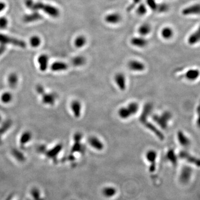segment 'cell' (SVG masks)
Here are the masks:
<instances>
[{"label":"cell","instance_id":"1","mask_svg":"<svg viewBox=\"0 0 200 200\" xmlns=\"http://www.w3.org/2000/svg\"><path fill=\"white\" fill-rule=\"evenodd\" d=\"M25 5L31 10H42L53 17H57L60 14L59 9L55 7L41 2H35L32 0H26Z\"/></svg>","mask_w":200,"mask_h":200},{"label":"cell","instance_id":"2","mask_svg":"<svg viewBox=\"0 0 200 200\" xmlns=\"http://www.w3.org/2000/svg\"><path fill=\"white\" fill-rule=\"evenodd\" d=\"M173 115L169 111H166L160 115H154L152 116V120L156 125H158L161 129H166Z\"/></svg>","mask_w":200,"mask_h":200},{"label":"cell","instance_id":"3","mask_svg":"<svg viewBox=\"0 0 200 200\" xmlns=\"http://www.w3.org/2000/svg\"><path fill=\"white\" fill-rule=\"evenodd\" d=\"M0 44H3L5 45H6L7 44H11L12 45L22 48L26 46V44L24 41L1 34H0Z\"/></svg>","mask_w":200,"mask_h":200},{"label":"cell","instance_id":"4","mask_svg":"<svg viewBox=\"0 0 200 200\" xmlns=\"http://www.w3.org/2000/svg\"><path fill=\"white\" fill-rule=\"evenodd\" d=\"M146 159L150 166L149 167V171L150 173H154L156 169V160L157 158V153L154 150H149L145 154Z\"/></svg>","mask_w":200,"mask_h":200},{"label":"cell","instance_id":"5","mask_svg":"<svg viewBox=\"0 0 200 200\" xmlns=\"http://www.w3.org/2000/svg\"><path fill=\"white\" fill-rule=\"evenodd\" d=\"M179 157L182 160H185L188 163H191L197 167H200V158L194 156L187 151L182 150L180 152Z\"/></svg>","mask_w":200,"mask_h":200},{"label":"cell","instance_id":"6","mask_svg":"<svg viewBox=\"0 0 200 200\" xmlns=\"http://www.w3.org/2000/svg\"><path fill=\"white\" fill-rule=\"evenodd\" d=\"M115 83L118 89L121 91H125L127 88V78L125 74L117 72L114 77Z\"/></svg>","mask_w":200,"mask_h":200},{"label":"cell","instance_id":"7","mask_svg":"<svg viewBox=\"0 0 200 200\" xmlns=\"http://www.w3.org/2000/svg\"><path fill=\"white\" fill-rule=\"evenodd\" d=\"M127 67L133 72H141L145 71L146 65L144 63L137 60H131L127 63Z\"/></svg>","mask_w":200,"mask_h":200},{"label":"cell","instance_id":"8","mask_svg":"<svg viewBox=\"0 0 200 200\" xmlns=\"http://www.w3.org/2000/svg\"><path fill=\"white\" fill-rule=\"evenodd\" d=\"M192 174V169L188 166H185L182 168L179 177V180L181 183L186 184L190 181Z\"/></svg>","mask_w":200,"mask_h":200},{"label":"cell","instance_id":"9","mask_svg":"<svg viewBox=\"0 0 200 200\" xmlns=\"http://www.w3.org/2000/svg\"><path fill=\"white\" fill-rule=\"evenodd\" d=\"M88 143L91 147L96 151H102L105 148L104 142L95 136H91L89 137Z\"/></svg>","mask_w":200,"mask_h":200},{"label":"cell","instance_id":"10","mask_svg":"<svg viewBox=\"0 0 200 200\" xmlns=\"http://www.w3.org/2000/svg\"><path fill=\"white\" fill-rule=\"evenodd\" d=\"M70 108L75 117L78 118L81 117L82 111V105L81 102L77 100L72 101L70 104Z\"/></svg>","mask_w":200,"mask_h":200},{"label":"cell","instance_id":"11","mask_svg":"<svg viewBox=\"0 0 200 200\" xmlns=\"http://www.w3.org/2000/svg\"><path fill=\"white\" fill-rule=\"evenodd\" d=\"M122 20V17L120 13H110L105 16V21L110 25H117Z\"/></svg>","mask_w":200,"mask_h":200},{"label":"cell","instance_id":"12","mask_svg":"<svg viewBox=\"0 0 200 200\" xmlns=\"http://www.w3.org/2000/svg\"><path fill=\"white\" fill-rule=\"evenodd\" d=\"M130 43L133 46L137 48H145L148 45V40L143 36L133 37L130 40Z\"/></svg>","mask_w":200,"mask_h":200},{"label":"cell","instance_id":"13","mask_svg":"<svg viewBox=\"0 0 200 200\" xmlns=\"http://www.w3.org/2000/svg\"><path fill=\"white\" fill-rule=\"evenodd\" d=\"M200 76V71L197 68H191L188 70L184 74L182 77L185 79L190 81H194L198 79Z\"/></svg>","mask_w":200,"mask_h":200},{"label":"cell","instance_id":"14","mask_svg":"<svg viewBox=\"0 0 200 200\" xmlns=\"http://www.w3.org/2000/svg\"><path fill=\"white\" fill-rule=\"evenodd\" d=\"M153 107L150 103H147L144 106L143 110L140 117V121L142 123L144 124L147 121V119L151 115Z\"/></svg>","mask_w":200,"mask_h":200},{"label":"cell","instance_id":"15","mask_svg":"<svg viewBox=\"0 0 200 200\" xmlns=\"http://www.w3.org/2000/svg\"><path fill=\"white\" fill-rule=\"evenodd\" d=\"M182 13L185 16L200 15V4H195L186 7L182 11Z\"/></svg>","mask_w":200,"mask_h":200},{"label":"cell","instance_id":"16","mask_svg":"<svg viewBox=\"0 0 200 200\" xmlns=\"http://www.w3.org/2000/svg\"><path fill=\"white\" fill-rule=\"evenodd\" d=\"M177 138L179 144L184 147H188L191 145V141L185 133L182 131H179L177 133Z\"/></svg>","mask_w":200,"mask_h":200},{"label":"cell","instance_id":"17","mask_svg":"<svg viewBox=\"0 0 200 200\" xmlns=\"http://www.w3.org/2000/svg\"><path fill=\"white\" fill-rule=\"evenodd\" d=\"M144 125H145L146 129H147L148 130H150L151 132L156 136L157 138L160 139V140H163L164 139V136L162 134V133H161V131L158 129L157 127L154 125V124L147 121Z\"/></svg>","mask_w":200,"mask_h":200},{"label":"cell","instance_id":"18","mask_svg":"<svg viewBox=\"0 0 200 200\" xmlns=\"http://www.w3.org/2000/svg\"><path fill=\"white\" fill-rule=\"evenodd\" d=\"M117 115L121 120H128L130 117L133 116L126 106H122L119 108L117 111Z\"/></svg>","mask_w":200,"mask_h":200},{"label":"cell","instance_id":"19","mask_svg":"<svg viewBox=\"0 0 200 200\" xmlns=\"http://www.w3.org/2000/svg\"><path fill=\"white\" fill-rule=\"evenodd\" d=\"M117 194V190L113 186H106L102 190V195L107 198L114 197Z\"/></svg>","mask_w":200,"mask_h":200},{"label":"cell","instance_id":"20","mask_svg":"<svg viewBox=\"0 0 200 200\" xmlns=\"http://www.w3.org/2000/svg\"><path fill=\"white\" fill-rule=\"evenodd\" d=\"M42 97V101L47 105H53L55 102L56 96L53 93H46L45 92L41 95Z\"/></svg>","mask_w":200,"mask_h":200},{"label":"cell","instance_id":"21","mask_svg":"<svg viewBox=\"0 0 200 200\" xmlns=\"http://www.w3.org/2000/svg\"><path fill=\"white\" fill-rule=\"evenodd\" d=\"M166 158L167 160L172 163L173 165L176 166L177 165L178 161V156L176 154L175 150L171 148L167 151L166 154Z\"/></svg>","mask_w":200,"mask_h":200},{"label":"cell","instance_id":"22","mask_svg":"<svg viewBox=\"0 0 200 200\" xmlns=\"http://www.w3.org/2000/svg\"><path fill=\"white\" fill-rule=\"evenodd\" d=\"M200 41V26L197 28V30L191 34L188 38V42L191 45H193L196 43L199 42Z\"/></svg>","mask_w":200,"mask_h":200},{"label":"cell","instance_id":"23","mask_svg":"<svg viewBox=\"0 0 200 200\" xmlns=\"http://www.w3.org/2000/svg\"><path fill=\"white\" fill-rule=\"evenodd\" d=\"M51 68L55 72L65 71L68 68V65L63 62H55L52 64Z\"/></svg>","mask_w":200,"mask_h":200},{"label":"cell","instance_id":"24","mask_svg":"<svg viewBox=\"0 0 200 200\" xmlns=\"http://www.w3.org/2000/svg\"><path fill=\"white\" fill-rule=\"evenodd\" d=\"M49 57L46 55H42L38 58V62L40 66L41 71H45L46 70L48 66Z\"/></svg>","mask_w":200,"mask_h":200},{"label":"cell","instance_id":"25","mask_svg":"<svg viewBox=\"0 0 200 200\" xmlns=\"http://www.w3.org/2000/svg\"><path fill=\"white\" fill-rule=\"evenodd\" d=\"M43 18L42 16L40 15V13L37 12H35V13H31L30 15H25L24 17V21L25 22H32L36 21L38 20H40L41 19Z\"/></svg>","mask_w":200,"mask_h":200},{"label":"cell","instance_id":"26","mask_svg":"<svg viewBox=\"0 0 200 200\" xmlns=\"http://www.w3.org/2000/svg\"><path fill=\"white\" fill-rule=\"evenodd\" d=\"M151 32V26L148 24H143L138 28V32L140 36L143 37H145L150 34Z\"/></svg>","mask_w":200,"mask_h":200},{"label":"cell","instance_id":"27","mask_svg":"<svg viewBox=\"0 0 200 200\" xmlns=\"http://www.w3.org/2000/svg\"><path fill=\"white\" fill-rule=\"evenodd\" d=\"M87 43L86 37L83 35H80L75 38L74 41V45L76 48L80 49L85 46Z\"/></svg>","mask_w":200,"mask_h":200},{"label":"cell","instance_id":"28","mask_svg":"<svg viewBox=\"0 0 200 200\" xmlns=\"http://www.w3.org/2000/svg\"><path fill=\"white\" fill-rule=\"evenodd\" d=\"M71 62L74 66L80 67L86 64V59L83 56H77L72 59Z\"/></svg>","mask_w":200,"mask_h":200},{"label":"cell","instance_id":"29","mask_svg":"<svg viewBox=\"0 0 200 200\" xmlns=\"http://www.w3.org/2000/svg\"><path fill=\"white\" fill-rule=\"evenodd\" d=\"M161 35L164 39L169 40L173 36V31L171 28L166 27L162 29L161 31Z\"/></svg>","mask_w":200,"mask_h":200},{"label":"cell","instance_id":"30","mask_svg":"<svg viewBox=\"0 0 200 200\" xmlns=\"http://www.w3.org/2000/svg\"><path fill=\"white\" fill-rule=\"evenodd\" d=\"M18 81H19V77L15 73L9 74L7 78V82L9 86L10 87L15 88L17 86Z\"/></svg>","mask_w":200,"mask_h":200},{"label":"cell","instance_id":"31","mask_svg":"<svg viewBox=\"0 0 200 200\" xmlns=\"http://www.w3.org/2000/svg\"><path fill=\"white\" fill-rule=\"evenodd\" d=\"M129 109L130 113L132 116L135 115L139 111L140 106L139 104L136 102H131L129 103L126 106Z\"/></svg>","mask_w":200,"mask_h":200},{"label":"cell","instance_id":"32","mask_svg":"<svg viewBox=\"0 0 200 200\" xmlns=\"http://www.w3.org/2000/svg\"><path fill=\"white\" fill-rule=\"evenodd\" d=\"M32 135L29 131H26L23 133L20 138V144L21 145H25L31 140Z\"/></svg>","mask_w":200,"mask_h":200},{"label":"cell","instance_id":"33","mask_svg":"<svg viewBox=\"0 0 200 200\" xmlns=\"http://www.w3.org/2000/svg\"><path fill=\"white\" fill-rule=\"evenodd\" d=\"M62 148V146L61 144L56 145L55 147H54L49 151L47 155L50 157H55L61 151Z\"/></svg>","mask_w":200,"mask_h":200},{"label":"cell","instance_id":"34","mask_svg":"<svg viewBox=\"0 0 200 200\" xmlns=\"http://www.w3.org/2000/svg\"><path fill=\"white\" fill-rule=\"evenodd\" d=\"M11 121L8 120L6 122H5L4 123L1 125V126L0 127V137L1 138V136L3 135V133L6 132L8 129H9L10 127L11 126Z\"/></svg>","mask_w":200,"mask_h":200},{"label":"cell","instance_id":"35","mask_svg":"<svg viewBox=\"0 0 200 200\" xmlns=\"http://www.w3.org/2000/svg\"><path fill=\"white\" fill-rule=\"evenodd\" d=\"M13 100L12 94L9 92L3 93L1 96V100L4 104H9Z\"/></svg>","mask_w":200,"mask_h":200},{"label":"cell","instance_id":"36","mask_svg":"<svg viewBox=\"0 0 200 200\" xmlns=\"http://www.w3.org/2000/svg\"><path fill=\"white\" fill-rule=\"evenodd\" d=\"M147 12V8L145 4L139 5L137 9H136V13L139 16H144L146 14Z\"/></svg>","mask_w":200,"mask_h":200},{"label":"cell","instance_id":"37","mask_svg":"<svg viewBox=\"0 0 200 200\" xmlns=\"http://www.w3.org/2000/svg\"><path fill=\"white\" fill-rule=\"evenodd\" d=\"M169 9V6L165 3H160V4H157V9L158 13H166Z\"/></svg>","mask_w":200,"mask_h":200},{"label":"cell","instance_id":"38","mask_svg":"<svg viewBox=\"0 0 200 200\" xmlns=\"http://www.w3.org/2000/svg\"><path fill=\"white\" fill-rule=\"evenodd\" d=\"M83 150V146L81 145V142H75V144L72 146V152H81Z\"/></svg>","mask_w":200,"mask_h":200},{"label":"cell","instance_id":"39","mask_svg":"<svg viewBox=\"0 0 200 200\" xmlns=\"http://www.w3.org/2000/svg\"><path fill=\"white\" fill-rule=\"evenodd\" d=\"M30 42L31 44V46L34 47H38L41 43V40L39 37L37 36H34V37L31 38L30 40Z\"/></svg>","mask_w":200,"mask_h":200},{"label":"cell","instance_id":"40","mask_svg":"<svg viewBox=\"0 0 200 200\" xmlns=\"http://www.w3.org/2000/svg\"><path fill=\"white\" fill-rule=\"evenodd\" d=\"M146 5L150 7L153 11H156L157 3L156 2V0H146Z\"/></svg>","mask_w":200,"mask_h":200},{"label":"cell","instance_id":"41","mask_svg":"<svg viewBox=\"0 0 200 200\" xmlns=\"http://www.w3.org/2000/svg\"><path fill=\"white\" fill-rule=\"evenodd\" d=\"M8 25V21L6 17H0V28H5Z\"/></svg>","mask_w":200,"mask_h":200},{"label":"cell","instance_id":"42","mask_svg":"<svg viewBox=\"0 0 200 200\" xmlns=\"http://www.w3.org/2000/svg\"><path fill=\"white\" fill-rule=\"evenodd\" d=\"M197 120H196V125L200 129V102L199 103V105L197 106Z\"/></svg>","mask_w":200,"mask_h":200},{"label":"cell","instance_id":"43","mask_svg":"<svg viewBox=\"0 0 200 200\" xmlns=\"http://www.w3.org/2000/svg\"><path fill=\"white\" fill-rule=\"evenodd\" d=\"M82 138V135L81 133H76L74 135V141L81 142Z\"/></svg>","mask_w":200,"mask_h":200},{"label":"cell","instance_id":"44","mask_svg":"<svg viewBox=\"0 0 200 200\" xmlns=\"http://www.w3.org/2000/svg\"><path fill=\"white\" fill-rule=\"evenodd\" d=\"M13 154L15 155V156L16 158H19V159H21V160L23 159V158H24L23 155H22L21 153H20V152H19V151L14 150H13Z\"/></svg>","mask_w":200,"mask_h":200},{"label":"cell","instance_id":"45","mask_svg":"<svg viewBox=\"0 0 200 200\" xmlns=\"http://www.w3.org/2000/svg\"><path fill=\"white\" fill-rule=\"evenodd\" d=\"M36 91H37V93H38L39 94H41V95H42L45 92L44 89L41 85H38L36 86Z\"/></svg>","mask_w":200,"mask_h":200},{"label":"cell","instance_id":"46","mask_svg":"<svg viewBox=\"0 0 200 200\" xmlns=\"http://www.w3.org/2000/svg\"><path fill=\"white\" fill-rule=\"evenodd\" d=\"M6 45L3 44H0V56L3 54L6 49Z\"/></svg>","mask_w":200,"mask_h":200},{"label":"cell","instance_id":"47","mask_svg":"<svg viewBox=\"0 0 200 200\" xmlns=\"http://www.w3.org/2000/svg\"><path fill=\"white\" fill-rule=\"evenodd\" d=\"M6 7V4L3 2H0V12L3 11Z\"/></svg>","mask_w":200,"mask_h":200},{"label":"cell","instance_id":"48","mask_svg":"<svg viewBox=\"0 0 200 200\" xmlns=\"http://www.w3.org/2000/svg\"><path fill=\"white\" fill-rule=\"evenodd\" d=\"M1 117L0 116V121H1Z\"/></svg>","mask_w":200,"mask_h":200}]
</instances>
